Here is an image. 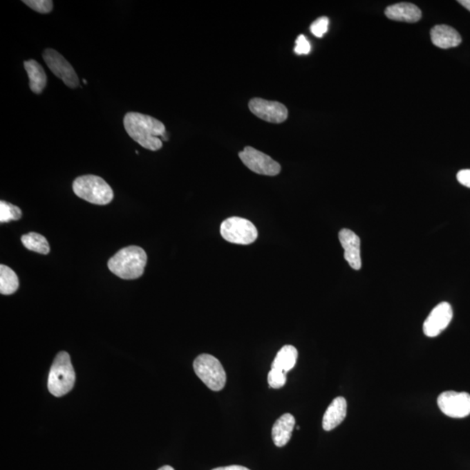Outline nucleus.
<instances>
[{"instance_id":"f257e3e1","label":"nucleus","mask_w":470,"mask_h":470,"mask_svg":"<svg viewBox=\"0 0 470 470\" xmlns=\"http://www.w3.org/2000/svg\"><path fill=\"white\" fill-rule=\"evenodd\" d=\"M124 126L129 135L144 149L158 151L162 147L160 138L166 133V126L156 118L129 113L124 117Z\"/></svg>"},{"instance_id":"f03ea898","label":"nucleus","mask_w":470,"mask_h":470,"mask_svg":"<svg viewBox=\"0 0 470 470\" xmlns=\"http://www.w3.org/2000/svg\"><path fill=\"white\" fill-rule=\"evenodd\" d=\"M147 261V254L143 248L130 246L114 254L107 266L116 276L124 280H134L144 274Z\"/></svg>"},{"instance_id":"7ed1b4c3","label":"nucleus","mask_w":470,"mask_h":470,"mask_svg":"<svg viewBox=\"0 0 470 470\" xmlns=\"http://www.w3.org/2000/svg\"><path fill=\"white\" fill-rule=\"evenodd\" d=\"M75 382V372L70 355L60 352L55 359L48 376V391L56 397H62L72 391Z\"/></svg>"},{"instance_id":"20e7f679","label":"nucleus","mask_w":470,"mask_h":470,"mask_svg":"<svg viewBox=\"0 0 470 470\" xmlns=\"http://www.w3.org/2000/svg\"><path fill=\"white\" fill-rule=\"evenodd\" d=\"M73 189L80 199L100 206L109 204L113 199L112 187L102 178L96 176L77 178L73 181Z\"/></svg>"},{"instance_id":"39448f33","label":"nucleus","mask_w":470,"mask_h":470,"mask_svg":"<svg viewBox=\"0 0 470 470\" xmlns=\"http://www.w3.org/2000/svg\"><path fill=\"white\" fill-rule=\"evenodd\" d=\"M194 372L204 384L213 391H220L227 382V374L216 357L208 354L199 355L194 361Z\"/></svg>"},{"instance_id":"423d86ee","label":"nucleus","mask_w":470,"mask_h":470,"mask_svg":"<svg viewBox=\"0 0 470 470\" xmlns=\"http://www.w3.org/2000/svg\"><path fill=\"white\" fill-rule=\"evenodd\" d=\"M220 234L228 243L250 245L257 240L258 231L250 220L241 217H231L221 224Z\"/></svg>"},{"instance_id":"0eeeda50","label":"nucleus","mask_w":470,"mask_h":470,"mask_svg":"<svg viewBox=\"0 0 470 470\" xmlns=\"http://www.w3.org/2000/svg\"><path fill=\"white\" fill-rule=\"evenodd\" d=\"M240 159L245 166L254 173L261 176H276L281 172V164L263 152L254 147H246L239 153Z\"/></svg>"},{"instance_id":"6e6552de","label":"nucleus","mask_w":470,"mask_h":470,"mask_svg":"<svg viewBox=\"0 0 470 470\" xmlns=\"http://www.w3.org/2000/svg\"><path fill=\"white\" fill-rule=\"evenodd\" d=\"M43 59L53 75L63 80L70 88H76L79 85L78 75L73 67L56 50L46 49L43 53Z\"/></svg>"},{"instance_id":"1a4fd4ad","label":"nucleus","mask_w":470,"mask_h":470,"mask_svg":"<svg viewBox=\"0 0 470 470\" xmlns=\"http://www.w3.org/2000/svg\"><path fill=\"white\" fill-rule=\"evenodd\" d=\"M438 404L443 414L452 418L470 415V395L466 392L446 391L439 395Z\"/></svg>"},{"instance_id":"9d476101","label":"nucleus","mask_w":470,"mask_h":470,"mask_svg":"<svg viewBox=\"0 0 470 470\" xmlns=\"http://www.w3.org/2000/svg\"><path fill=\"white\" fill-rule=\"evenodd\" d=\"M250 109L255 116L270 123L280 124L288 119L287 107L280 102L260 98L250 100Z\"/></svg>"},{"instance_id":"9b49d317","label":"nucleus","mask_w":470,"mask_h":470,"mask_svg":"<svg viewBox=\"0 0 470 470\" xmlns=\"http://www.w3.org/2000/svg\"><path fill=\"white\" fill-rule=\"evenodd\" d=\"M453 318V310L448 302H442L431 312L423 323V332L426 337H436L445 330Z\"/></svg>"},{"instance_id":"f8f14e48","label":"nucleus","mask_w":470,"mask_h":470,"mask_svg":"<svg viewBox=\"0 0 470 470\" xmlns=\"http://www.w3.org/2000/svg\"><path fill=\"white\" fill-rule=\"evenodd\" d=\"M339 240L344 250V258L352 270H360L361 267V240L357 234L349 229H341Z\"/></svg>"},{"instance_id":"ddd939ff","label":"nucleus","mask_w":470,"mask_h":470,"mask_svg":"<svg viewBox=\"0 0 470 470\" xmlns=\"http://www.w3.org/2000/svg\"><path fill=\"white\" fill-rule=\"evenodd\" d=\"M347 401L339 396L331 402L322 419V428L326 431H331L344 421L347 415Z\"/></svg>"},{"instance_id":"4468645a","label":"nucleus","mask_w":470,"mask_h":470,"mask_svg":"<svg viewBox=\"0 0 470 470\" xmlns=\"http://www.w3.org/2000/svg\"><path fill=\"white\" fill-rule=\"evenodd\" d=\"M388 19L406 23H415L422 18V12L417 6L411 3H398L389 6L385 10Z\"/></svg>"},{"instance_id":"2eb2a0df","label":"nucleus","mask_w":470,"mask_h":470,"mask_svg":"<svg viewBox=\"0 0 470 470\" xmlns=\"http://www.w3.org/2000/svg\"><path fill=\"white\" fill-rule=\"evenodd\" d=\"M431 36L433 44L442 49L452 48L462 43V37L459 32L446 25L434 26L431 30Z\"/></svg>"},{"instance_id":"dca6fc26","label":"nucleus","mask_w":470,"mask_h":470,"mask_svg":"<svg viewBox=\"0 0 470 470\" xmlns=\"http://www.w3.org/2000/svg\"><path fill=\"white\" fill-rule=\"evenodd\" d=\"M295 426V419L291 414H285L274 422L272 429V438L275 445L281 448L290 441Z\"/></svg>"},{"instance_id":"f3484780","label":"nucleus","mask_w":470,"mask_h":470,"mask_svg":"<svg viewBox=\"0 0 470 470\" xmlns=\"http://www.w3.org/2000/svg\"><path fill=\"white\" fill-rule=\"evenodd\" d=\"M25 69L29 77V86L32 92L40 94L46 86L47 77L43 67L35 59L24 62Z\"/></svg>"},{"instance_id":"a211bd4d","label":"nucleus","mask_w":470,"mask_h":470,"mask_svg":"<svg viewBox=\"0 0 470 470\" xmlns=\"http://www.w3.org/2000/svg\"><path fill=\"white\" fill-rule=\"evenodd\" d=\"M298 359L297 349L292 345H286L282 347L278 352L276 357L274 358L272 368H276L279 370L287 373L294 368Z\"/></svg>"},{"instance_id":"6ab92c4d","label":"nucleus","mask_w":470,"mask_h":470,"mask_svg":"<svg viewBox=\"0 0 470 470\" xmlns=\"http://www.w3.org/2000/svg\"><path fill=\"white\" fill-rule=\"evenodd\" d=\"M19 286L18 275L6 265L0 266V293L5 295L15 294Z\"/></svg>"},{"instance_id":"aec40b11","label":"nucleus","mask_w":470,"mask_h":470,"mask_svg":"<svg viewBox=\"0 0 470 470\" xmlns=\"http://www.w3.org/2000/svg\"><path fill=\"white\" fill-rule=\"evenodd\" d=\"M21 241L26 248L28 250L37 252L41 254H49L50 246L48 241L43 235L37 233H29L23 235Z\"/></svg>"},{"instance_id":"412c9836","label":"nucleus","mask_w":470,"mask_h":470,"mask_svg":"<svg viewBox=\"0 0 470 470\" xmlns=\"http://www.w3.org/2000/svg\"><path fill=\"white\" fill-rule=\"evenodd\" d=\"M22 216L19 207L6 201H0V223H6L12 220H19Z\"/></svg>"},{"instance_id":"4be33fe9","label":"nucleus","mask_w":470,"mask_h":470,"mask_svg":"<svg viewBox=\"0 0 470 470\" xmlns=\"http://www.w3.org/2000/svg\"><path fill=\"white\" fill-rule=\"evenodd\" d=\"M268 384L272 388H281L286 384L287 374L276 368H272L267 375Z\"/></svg>"},{"instance_id":"5701e85b","label":"nucleus","mask_w":470,"mask_h":470,"mask_svg":"<svg viewBox=\"0 0 470 470\" xmlns=\"http://www.w3.org/2000/svg\"><path fill=\"white\" fill-rule=\"evenodd\" d=\"M23 3L33 11L43 15L51 12L53 9V2L51 0H25Z\"/></svg>"},{"instance_id":"b1692460","label":"nucleus","mask_w":470,"mask_h":470,"mask_svg":"<svg viewBox=\"0 0 470 470\" xmlns=\"http://www.w3.org/2000/svg\"><path fill=\"white\" fill-rule=\"evenodd\" d=\"M329 20L327 17H321L311 25V32L317 38H322L328 32Z\"/></svg>"},{"instance_id":"393cba45","label":"nucleus","mask_w":470,"mask_h":470,"mask_svg":"<svg viewBox=\"0 0 470 470\" xmlns=\"http://www.w3.org/2000/svg\"><path fill=\"white\" fill-rule=\"evenodd\" d=\"M311 51V45L310 41L306 38L304 35H300L297 39L295 44L294 53L298 55H308Z\"/></svg>"},{"instance_id":"a878e982","label":"nucleus","mask_w":470,"mask_h":470,"mask_svg":"<svg viewBox=\"0 0 470 470\" xmlns=\"http://www.w3.org/2000/svg\"><path fill=\"white\" fill-rule=\"evenodd\" d=\"M458 180L462 186L470 188V169H463L459 171L458 176Z\"/></svg>"},{"instance_id":"bb28decb","label":"nucleus","mask_w":470,"mask_h":470,"mask_svg":"<svg viewBox=\"0 0 470 470\" xmlns=\"http://www.w3.org/2000/svg\"><path fill=\"white\" fill-rule=\"evenodd\" d=\"M213 470H250L246 467L239 465H231L227 467H220V468L214 469Z\"/></svg>"},{"instance_id":"cd10ccee","label":"nucleus","mask_w":470,"mask_h":470,"mask_svg":"<svg viewBox=\"0 0 470 470\" xmlns=\"http://www.w3.org/2000/svg\"><path fill=\"white\" fill-rule=\"evenodd\" d=\"M458 2L470 12V0H460Z\"/></svg>"},{"instance_id":"c85d7f7f","label":"nucleus","mask_w":470,"mask_h":470,"mask_svg":"<svg viewBox=\"0 0 470 470\" xmlns=\"http://www.w3.org/2000/svg\"><path fill=\"white\" fill-rule=\"evenodd\" d=\"M158 470H174V469L173 468V467L166 465V466L161 467V468L158 469Z\"/></svg>"}]
</instances>
